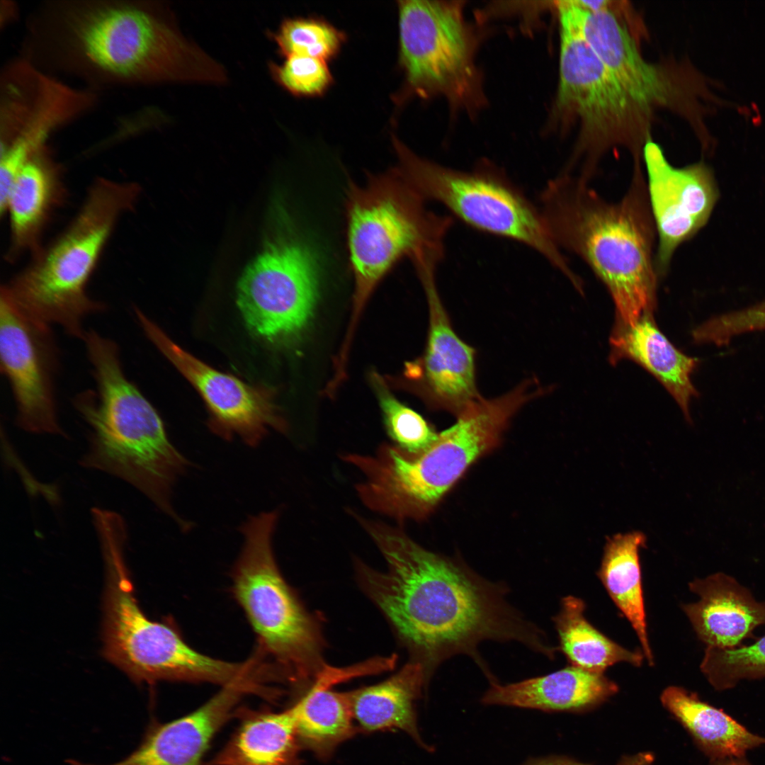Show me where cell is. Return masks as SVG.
I'll list each match as a JSON object with an SVG mask.
<instances>
[{
	"label": "cell",
	"instance_id": "cell-21",
	"mask_svg": "<svg viewBox=\"0 0 765 765\" xmlns=\"http://www.w3.org/2000/svg\"><path fill=\"white\" fill-rule=\"evenodd\" d=\"M66 195L62 166L47 146L20 169L0 207L1 217L7 215L9 222L6 261L13 262L26 252L32 254L42 245L45 227Z\"/></svg>",
	"mask_w": 765,
	"mask_h": 765
},
{
	"label": "cell",
	"instance_id": "cell-24",
	"mask_svg": "<svg viewBox=\"0 0 765 765\" xmlns=\"http://www.w3.org/2000/svg\"><path fill=\"white\" fill-rule=\"evenodd\" d=\"M610 344L611 363L625 358L638 363L662 383L691 422L689 404L698 396L691 375L698 358L677 349L660 332L652 314L644 315L631 326L614 327Z\"/></svg>",
	"mask_w": 765,
	"mask_h": 765
},
{
	"label": "cell",
	"instance_id": "cell-7",
	"mask_svg": "<svg viewBox=\"0 0 765 765\" xmlns=\"http://www.w3.org/2000/svg\"><path fill=\"white\" fill-rule=\"evenodd\" d=\"M347 193V239L355 287L344 341L351 343L370 295L401 258L409 257L413 264L441 261L453 219L428 210L426 200L396 167L369 176L362 186L351 183Z\"/></svg>",
	"mask_w": 765,
	"mask_h": 765
},
{
	"label": "cell",
	"instance_id": "cell-29",
	"mask_svg": "<svg viewBox=\"0 0 765 765\" xmlns=\"http://www.w3.org/2000/svg\"><path fill=\"white\" fill-rule=\"evenodd\" d=\"M290 708L301 748L310 750L319 759H329L341 744L359 732L353 716L350 691L336 692L312 684Z\"/></svg>",
	"mask_w": 765,
	"mask_h": 765
},
{
	"label": "cell",
	"instance_id": "cell-11",
	"mask_svg": "<svg viewBox=\"0 0 765 765\" xmlns=\"http://www.w3.org/2000/svg\"><path fill=\"white\" fill-rule=\"evenodd\" d=\"M560 25L559 84L555 110L577 118L582 141L576 154L584 155L579 175L590 180L605 151L624 145L634 159H642L647 140L633 130L642 110L584 38L570 1L557 4Z\"/></svg>",
	"mask_w": 765,
	"mask_h": 765
},
{
	"label": "cell",
	"instance_id": "cell-15",
	"mask_svg": "<svg viewBox=\"0 0 765 765\" xmlns=\"http://www.w3.org/2000/svg\"><path fill=\"white\" fill-rule=\"evenodd\" d=\"M0 361L17 426L33 434L63 435L55 395L58 351L51 328L24 315L1 294Z\"/></svg>",
	"mask_w": 765,
	"mask_h": 765
},
{
	"label": "cell",
	"instance_id": "cell-31",
	"mask_svg": "<svg viewBox=\"0 0 765 765\" xmlns=\"http://www.w3.org/2000/svg\"><path fill=\"white\" fill-rule=\"evenodd\" d=\"M272 36L285 57L302 55L327 62L339 54L346 40L344 32L327 21L314 17L285 19Z\"/></svg>",
	"mask_w": 765,
	"mask_h": 765
},
{
	"label": "cell",
	"instance_id": "cell-16",
	"mask_svg": "<svg viewBox=\"0 0 765 765\" xmlns=\"http://www.w3.org/2000/svg\"><path fill=\"white\" fill-rule=\"evenodd\" d=\"M137 319L156 347L193 385L210 414L211 430L225 440L239 437L255 447L271 429L285 432L287 424L266 388L252 386L208 366L175 344L139 309Z\"/></svg>",
	"mask_w": 765,
	"mask_h": 765
},
{
	"label": "cell",
	"instance_id": "cell-26",
	"mask_svg": "<svg viewBox=\"0 0 765 765\" xmlns=\"http://www.w3.org/2000/svg\"><path fill=\"white\" fill-rule=\"evenodd\" d=\"M239 724L207 765H302L295 720L281 712L238 711Z\"/></svg>",
	"mask_w": 765,
	"mask_h": 765
},
{
	"label": "cell",
	"instance_id": "cell-28",
	"mask_svg": "<svg viewBox=\"0 0 765 765\" xmlns=\"http://www.w3.org/2000/svg\"><path fill=\"white\" fill-rule=\"evenodd\" d=\"M640 531L607 537L598 576L609 596L630 621L649 664H653L647 633L639 550L646 547Z\"/></svg>",
	"mask_w": 765,
	"mask_h": 765
},
{
	"label": "cell",
	"instance_id": "cell-6",
	"mask_svg": "<svg viewBox=\"0 0 765 765\" xmlns=\"http://www.w3.org/2000/svg\"><path fill=\"white\" fill-rule=\"evenodd\" d=\"M139 185L97 178L68 226L1 288L24 315L38 323L58 324L83 339L85 317L106 305L87 293V285L118 221L133 209Z\"/></svg>",
	"mask_w": 765,
	"mask_h": 765
},
{
	"label": "cell",
	"instance_id": "cell-18",
	"mask_svg": "<svg viewBox=\"0 0 765 765\" xmlns=\"http://www.w3.org/2000/svg\"><path fill=\"white\" fill-rule=\"evenodd\" d=\"M436 266L416 268L429 308V331L423 356L407 365L410 390L431 408L456 416L480 397L476 383L475 350L455 332L441 300Z\"/></svg>",
	"mask_w": 765,
	"mask_h": 765
},
{
	"label": "cell",
	"instance_id": "cell-10",
	"mask_svg": "<svg viewBox=\"0 0 765 765\" xmlns=\"http://www.w3.org/2000/svg\"><path fill=\"white\" fill-rule=\"evenodd\" d=\"M276 510L249 516L239 528L244 543L232 569L233 593L251 624L259 652L272 657L287 681L314 678L325 664L323 639L281 575L273 549Z\"/></svg>",
	"mask_w": 765,
	"mask_h": 765
},
{
	"label": "cell",
	"instance_id": "cell-14",
	"mask_svg": "<svg viewBox=\"0 0 765 765\" xmlns=\"http://www.w3.org/2000/svg\"><path fill=\"white\" fill-rule=\"evenodd\" d=\"M319 295L316 258L305 245L272 246L246 268L237 302L246 325L273 343L295 340L309 324Z\"/></svg>",
	"mask_w": 765,
	"mask_h": 765
},
{
	"label": "cell",
	"instance_id": "cell-27",
	"mask_svg": "<svg viewBox=\"0 0 765 765\" xmlns=\"http://www.w3.org/2000/svg\"><path fill=\"white\" fill-rule=\"evenodd\" d=\"M660 699L710 761L744 757L747 751L765 744L764 737L753 734L722 709L701 701L695 693L669 686Z\"/></svg>",
	"mask_w": 765,
	"mask_h": 765
},
{
	"label": "cell",
	"instance_id": "cell-30",
	"mask_svg": "<svg viewBox=\"0 0 765 765\" xmlns=\"http://www.w3.org/2000/svg\"><path fill=\"white\" fill-rule=\"evenodd\" d=\"M584 609L582 600L568 596L562 599L560 612L553 618L559 649L571 665L597 672L620 662L641 665V652L628 650L604 635L587 621Z\"/></svg>",
	"mask_w": 765,
	"mask_h": 765
},
{
	"label": "cell",
	"instance_id": "cell-4",
	"mask_svg": "<svg viewBox=\"0 0 765 765\" xmlns=\"http://www.w3.org/2000/svg\"><path fill=\"white\" fill-rule=\"evenodd\" d=\"M85 346L96 392H81L74 401L91 430L81 465L130 483L188 531L189 522L175 511L171 494L188 460L169 440L156 409L126 377L117 344L94 333Z\"/></svg>",
	"mask_w": 765,
	"mask_h": 765
},
{
	"label": "cell",
	"instance_id": "cell-39",
	"mask_svg": "<svg viewBox=\"0 0 765 765\" xmlns=\"http://www.w3.org/2000/svg\"><path fill=\"white\" fill-rule=\"evenodd\" d=\"M709 765H752L744 757H730L711 761Z\"/></svg>",
	"mask_w": 765,
	"mask_h": 765
},
{
	"label": "cell",
	"instance_id": "cell-22",
	"mask_svg": "<svg viewBox=\"0 0 765 765\" xmlns=\"http://www.w3.org/2000/svg\"><path fill=\"white\" fill-rule=\"evenodd\" d=\"M689 588L700 600L683 609L707 647H740L756 627L765 625V601H757L749 589L725 573L696 579Z\"/></svg>",
	"mask_w": 765,
	"mask_h": 765
},
{
	"label": "cell",
	"instance_id": "cell-1",
	"mask_svg": "<svg viewBox=\"0 0 765 765\" xmlns=\"http://www.w3.org/2000/svg\"><path fill=\"white\" fill-rule=\"evenodd\" d=\"M361 526L387 570L376 571L358 561V580L429 680L446 659L466 654L489 682L495 681L478 650L486 640L518 642L548 658L554 656L555 648L544 632L509 603L504 584L489 582L458 560L424 548L402 528L368 519Z\"/></svg>",
	"mask_w": 765,
	"mask_h": 765
},
{
	"label": "cell",
	"instance_id": "cell-17",
	"mask_svg": "<svg viewBox=\"0 0 765 765\" xmlns=\"http://www.w3.org/2000/svg\"><path fill=\"white\" fill-rule=\"evenodd\" d=\"M648 200L657 233L655 267L669 268L676 249L707 222L718 197L710 171L703 162L676 167L650 139L642 149Z\"/></svg>",
	"mask_w": 765,
	"mask_h": 765
},
{
	"label": "cell",
	"instance_id": "cell-3",
	"mask_svg": "<svg viewBox=\"0 0 765 765\" xmlns=\"http://www.w3.org/2000/svg\"><path fill=\"white\" fill-rule=\"evenodd\" d=\"M538 207L555 244L580 257L606 287L616 327L652 314L657 233L641 162H635L628 190L617 202L604 198L589 181L562 173L543 188Z\"/></svg>",
	"mask_w": 765,
	"mask_h": 765
},
{
	"label": "cell",
	"instance_id": "cell-12",
	"mask_svg": "<svg viewBox=\"0 0 765 765\" xmlns=\"http://www.w3.org/2000/svg\"><path fill=\"white\" fill-rule=\"evenodd\" d=\"M399 58L407 93L445 97L470 112L484 96L475 64L476 40L462 1L397 2Z\"/></svg>",
	"mask_w": 765,
	"mask_h": 765
},
{
	"label": "cell",
	"instance_id": "cell-33",
	"mask_svg": "<svg viewBox=\"0 0 765 765\" xmlns=\"http://www.w3.org/2000/svg\"><path fill=\"white\" fill-rule=\"evenodd\" d=\"M371 380L387 433L396 443L395 446L413 454L421 453L431 447L438 433L419 413L400 402L378 373L372 374Z\"/></svg>",
	"mask_w": 765,
	"mask_h": 765
},
{
	"label": "cell",
	"instance_id": "cell-2",
	"mask_svg": "<svg viewBox=\"0 0 765 765\" xmlns=\"http://www.w3.org/2000/svg\"><path fill=\"white\" fill-rule=\"evenodd\" d=\"M20 55L100 92L167 82L220 84L218 62L188 41L158 2L51 0L26 21Z\"/></svg>",
	"mask_w": 765,
	"mask_h": 765
},
{
	"label": "cell",
	"instance_id": "cell-37",
	"mask_svg": "<svg viewBox=\"0 0 765 765\" xmlns=\"http://www.w3.org/2000/svg\"><path fill=\"white\" fill-rule=\"evenodd\" d=\"M524 765H591L564 756H551L533 760Z\"/></svg>",
	"mask_w": 765,
	"mask_h": 765
},
{
	"label": "cell",
	"instance_id": "cell-19",
	"mask_svg": "<svg viewBox=\"0 0 765 765\" xmlns=\"http://www.w3.org/2000/svg\"><path fill=\"white\" fill-rule=\"evenodd\" d=\"M582 33L630 98L645 113L678 97L698 106V98L714 102L710 89H681L657 65L640 54L625 26L610 8L589 11L571 1Z\"/></svg>",
	"mask_w": 765,
	"mask_h": 765
},
{
	"label": "cell",
	"instance_id": "cell-9",
	"mask_svg": "<svg viewBox=\"0 0 765 765\" xmlns=\"http://www.w3.org/2000/svg\"><path fill=\"white\" fill-rule=\"evenodd\" d=\"M397 169L426 201L434 200L475 230L522 244L545 258L572 285L579 278L552 240L536 207L504 171L487 162L470 170L439 164L414 153L395 135Z\"/></svg>",
	"mask_w": 765,
	"mask_h": 765
},
{
	"label": "cell",
	"instance_id": "cell-32",
	"mask_svg": "<svg viewBox=\"0 0 765 765\" xmlns=\"http://www.w3.org/2000/svg\"><path fill=\"white\" fill-rule=\"evenodd\" d=\"M701 669L717 691L732 688L742 679L765 677V635L748 646L706 647Z\"/></svg>",
	"mask_w": 765,
	"mask_h": 765
},
{
	"label": "cell",
	"instance_id": "cell-5",
	"mask_svg": "<svg viewBox=\"0 0 765 765\" xmlns=\"http://www.w3.org/2000/svg\"><path fill=\"white\" fill-rule=\"evenodd\" d=\"M545 392L536 379H527L499 397H479L421 453L385 443L374 455H361L363 503L400 523L424 518L467 469L499 444L514 414Z\"/></svg>",
	"mask_w": 765,
	"mask_h": 765
},
{
	"label": "cell",
	"instance_id": "cell-8",
	"mask_svg": "<svg viewBox=\"0 0 765 765\" xmlns=\"http://www.w3.org/2000/svg\"><path fill=\"white\" fill-rule=\"evenodd\" d=\"M126 540L121 535L109 534L100 543L107 572L105 658L136 683L208 682L224 686L249 677L254 669L251 659L237 664L203 654L171 625L145 616L134 595L125 565Z\"/></svg>",
	"mask_w": 765,
	"mask_h": 765
},
{
	"label": "cell",
	"instance_id": "cell-25",
	"mask_svg": "<svg viewBox=\"0 0 765 765\" xmlns=\"http://www.w3.org/2000/svg\"><path fill=\"white\" fill-rule=\"evenodd\" d=\"M428 681L424 667L412 660L386 680L350 691L358 731L399 730L423 749L431 751L419 733L414 708L415 701Z\"/></svg>",
	"mask_w": 765,
	"mask_h": 765
},
{
	"label": "cell",
	"instance_id": "cell-36",
	"mask_svg": "<svg viewBox=\"0 0 765 765\" xmlns=\"http://www.w3.org/2000/svg\"><path fill=\"white\" fill-rule=\"evenodd\" d=\"M18 7L11 1H1L0 25L4 28L13 23L18 16Z\"/></svg>",
	"mask_w": 765,
	"mask_h": 765
},
{
	"label": "cell",
	"instance_id": "cell-20",
	"mask_svg": "<svg viewBox=\"0 0 765 765\" xmlns=\"http://www.w3.org/2000/svg\"><path fill=\"white\" fill-rule=\"evenodd\" d=\"M250 679L222 686L201 706L165 723L152 722L140 745L124 759L108 764L69 759V765H201L214 737L234 715L242 698L257 694Z\"/></svg>",
	"mask_w": 765,
	"mask_h": 765
},
{
	"label": "cell",
	"instance_id": "cell-34",
	"mask_svg": "<svg viewBox=\"0 0 765 765\" xmlns=\"http://www.w3.org/2000/svg\"><path fill=\"white\" fill-rule=\"evenodd\" d=\"M271 74L278 84L294 96H322L333 84L327 62L302 55L285 57L281 64H271Z\"/></svg>",
	"mask_w": 765,
	"mask_h": 765
},
{
	"label": "cell",
	"instance_id": "cell-13",
	"mask_svg": "<svg viewBox=\"0 0 765 765\" xmlns=\"http://www.w3.org/2000/svg\"><path fill=\"white\" fill-rule=\"evenodd\" d=\"M98 92L75 87L21 55L0 72V206L18 172L57 130L90 113Z\"/></svg>",
	"mask_w": 765,
	"mask_h": 765
},
{
	"label": "cell",
	"instance_id": "cell-23",
	"mask_svg": "<svg viewBox=\"0 0 765 765\" xmlns=\"http://www.w3.org/2000/svg\"><path fill=\"white\" fill-rule=\"evenodd\" d=\"M482 704L536 709L546 712H584L617 693L618 686L603 672L570 665L555 672L501 684L490 682Z\"/></svg>",
	"mask_w": 765,
	"mask_h": 765
},
{
	"label": "cell",
	"instance_id": "cell-38",
	"mask_svg": "<svg viewBox=\"0 0 765 765\" xmlns=\"http://www.w3.org/2000/svg\"><path fill=\"white\" fill-rule=\"evenodd\" d=\"M654 755L650 752H640L635 754L624 756L617 765H653Z\"/></svg>",
	"mask_w": 765,
	"mask_h": 765
},
{
	"label": "cell",
	"instance_id": "cell-35",
	"mask_svg": "<svg viewBox=\"0 0 765 765\" xmlns=\"http://www.w3.org/2000/svg\"><path fill=\"white\" fill-rule=\"evenodd\" d=\"M713 327L717 338L725 344L739 334L765 330V301L716 316Z\"/></svg>",
	"mask_w": 765,
	"mask_h": 765
}]
</instances>
